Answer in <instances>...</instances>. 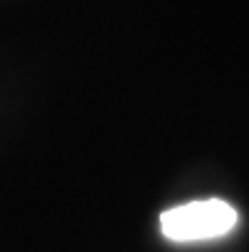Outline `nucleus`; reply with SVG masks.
Instances as JSON below:
<instances>
[{
  "instance_id": "obj_1",
  "label": "nucleus",
  "mask_w": 249,
  "mask_h": 252,
  "mask_svg": "<svg viewBox=\"0 0 249 252\" xmlns=\"http://www.w3.org/2000/svg\"><path fill=\"white\" fill-rule=\"evenodd\" d=\"M239 224V214L221 199H203L166 209L160 214V232L173 242H198L224 237Z\"/></svg>"
}]
</instances>
